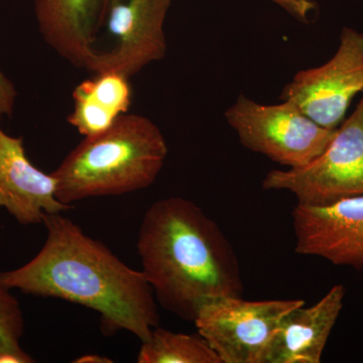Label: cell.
<instances>
[{
  "instance_id": "cell-1",
  "label": "cell",
  "mask_w": 363,
  "mask_h": 363,
  "mask_svg": "<svg viewBox=\"0 0 363 363\" xmlns=\"http://www.w3.org/2000/svg\"><path fill=\"white\" fill-rule=\"evenodd\" d=\"M47 240L25 266L0 272V284L35 297L61 298L99 313L104 335L125 330L149 340L160 326L156 297L142 271L86 235L62 213L47 214Z\"/></svg>"
},
{
  "instance_id": "cell-2",
  "label": "cell",
  "mask_w": 363,
  "mask_h": 363,
  "mask_svg": "<svg viewBox=\"0 0 363 363\" xmlns=\"http://www.w3.org/2000/svg\"><path fill=\"white\" fill-rule=\"evenodd\" d=\"M136 247L157 302L184 321L194 323L210 298L242 297L245 285L233 245L190 200L169 197L150 205Z\"/></svg>"
},
{
  "instance_id": "cell-3",
  "label": "cell",
  "mask_w": 363,
  "mask_h": 363,
  "mask_svg": "<svg viewBox=\"0 0 363 363\" xmlns=\"http://www.w3.org/2000/svg\"><path fill=\"white\" fill-rule=\"evenodd\" d=\"M168 145L156 123L125 113L104 133L88 136L52 175L64 204L149 188L161 173Z\"/></svg>"
},
{
  "instance_id": "cell-4",
  "label": "cell",
  "mask_w": 363,
  "mask_h": 363,
  "mask_svg": "<svg viewBox=\"0 0 363 363\" xmlns=\"http://www.w3.org/2000/svg\"><path fill=\"white\" fill-rule=\"evenodd\" d=\"M262 188L288 191L311 206L363 195V98L321 155L301 168L272 169Z\"/></svg>"
},
{
  "instance_id": "cell-5",
  "label": "cell",
  "mask_w": 363,
  "mask_h": 363,
  "mask_svg": "<svg viewBox=\"0 0 363 363\" xmlns=\"http://www.w3.org/2000/svg\"><path fill=\"white\" fill-rule=\"evenodd\" d=\"M241 145L289 169L301 168L323 152L336 130H328L290 102L266 105L241 94L225 111Z\"/></svg>"
},
{
  "instance_id": "cell-6",
  "label": "cell",
  "mask_w": 363,
  "mask_h": 363,
  "mask_svg": "<svg viewBox=\"0 0 363 363\" xmlns=\"http://www.w3.org/2000/svg\"><path fill=\"white\" fill-rule=\"evenodd\" d=\"M303 300L247 301L224 296L210 298L194 323L222 363H260L281 318Z\"/></svg>"
},
{
  "instance_id": "cell-7",
  "label": "cell",
  "mask_w": 363,
  "mask_h": 363,
  "mask_svg": "<svg viewBox=\"0 0 363 363\" xmlns=\"http://www.w3.org/2000/svg\"><path fill=\"white\" fill-rule=\"evenodd\" d=\"M363 92V33L344 28L337 51L324 65L296 74L281 92L319 125L337 130L351 102Z\"/></svg>"
},
{
  "instance_id": "cell-8",
  "label": "cell",
  "mask_w": 363,
  "mask_h": 363,
  "mask_svg": "<svg viewBox=\"0 0 363 363\" xmlns=\"http://www.w3.org/2000/svg\"><path fill=\"white\" fill-rule=\"evenodd\" d=\"M172 0H113L105 21L116 44L98 51L89 71L116 72L133 77L167 52L164 21Z\"/></svg>"
},
{
  "instance_id": "cell-9",
  "label": "cell",
  "mask_w": 363,
  "mask_h": 363,
  "mask_svg": "<svg viewBox=\"0 0 363 363\" xmlns=\"http://www.w3.org/2000/svg\"><path fill=\"white\" fill-rule=\"evenodd\" d=\"M292 218L298 255L363 267V195L317 206L297 204Z\"/></svg>"
},
{
  "instance_id": "cell-10",
  "label": "cell",
  "mask_w": 363,
  "mask_h": 363,
  "mask_svg": "<svg viewBox=\"0 0 363 363\" xmlns=\"http://www.w3.org/2000/svg\"><path fill=\"white\" fill-rule=\"evenodd\" d=\"M72 208L56 196V180L28 159L23 140L0 128V209H6L23 225L44 223L47 214Z\"/></svg>"
},
{
  "instance_id": "cell-11",
  "label": "cell",
  "mask_w": 363,
  "mask_h": 363,
  "mask_svg": "<svg viewBox=\"0 0 363 363\" xmlns=\"http://www.w3.org/2000/svg\"><path fill=\"white\" fill-rule=\"evenodd\" d=\"M345 288L336 285L319 302L298 306L281 318L260 363H319L343 308Z\"/></svg>"
},
{
  "instance_id": "cell-12",
  "label": "cell",
  "mask_w": 363,
  "mask_h": 363,
  "mask_svg": "<svg viewBox=\"0 0 363 363\" xmlns=\"http://www.w3.org/2000/svg\"><path fill=\"white\" fill-rule=\"evenodd\" d=\"M35 16L47 44L62 58L89 70L95 38L106 16L104 0H35Z\"/></svg>"
},
{
  "instance_id": "cell-13",
  "label": "cell",
  "mask_w": 363,
  "mask_h": 363,
  "mask_svg": "<svg viewBox=\"0 0 363 363\" xmlns=\"http://www.w3.org/2000/svg\"><path fill=\"white\" fill-rule=\"evenodd\" d=\"M131 95L130 78L116 72L95 73L72 93L74 107L69 123L84 138L104 133L128 113Z\"/></svg>"
},
{
  "instance_id": "cell-14",
  "label": "cell",
  "mask_w": 363,
  "mask_h": 363,
  "mask_svg": "<svg viewBox=\"0 0 363 363\" xmlns=\"http://www.w3.org/2000/svg\"><path fill=\"white\" fill-rule=\"evenodd\" d=\"M138 363H222L201 334L175 333L157 326L142 342Z\"/></svg>"
},
{
  "instance_id": "cell-15",
  "label": "cell",
  "mask_w": 363,
  "mask_h": 363,
  "mask_svg": "<svg viewBox=\"0 0 363 363\" xmlns=\"http://www.w3.org/2000/svg\"><path fill=\"white\" fill-rule=\"evenodd\" d=\"M25 320L18 298L11 289L0 284V363H33V358L21 348Z\"/></svg>"
},
{
  "instance_id": "cell-16",
  "label": "cell",
  "mask_w": 363,
  "mask_h": 363,
  "mask_svg": "<svg viewBox=\"0 0 363 363\" xmlns=\"http://www.w3.org/2000/svg\"><path fill=\"white\" fill-rule=\"evenodd\" d=\"M303 23H309L318 6L315 0H269Z\"/></svg>"
},
{
  "instance_id": "cell-17",
  "label": "cell",
  "mask_w": 363,
  "mask_h": 363,
  "mask_svg": "<svg viewBox=\"0 0 363 363\" xmlns=\"http://www.w3.org/2000/svg\"><path fill=\"white\" fill-rule=\"evenodd\" d=\"M16 97L14 85L0 71V116H11L13 113Z\"/></svg>"
},
{
  "instance_id": "cell-18",
  "label": "cell",
  "mask_w": 363,
  "mask_h": 363,
  "mask_svg": "<svg viewBox=\"0 0 363 363\" xmlns=\"http://www.w3.org/2000/svg\"><path fill=\"white\" fill-rule=\"evenodd\" d=\"M75 363H111L113 360L109 358L100 357L98 354H86L74 360Z\"/></svg>"
},
{
  "instance_id": "cell-19",
  "label": "cell",
  "mask_w": 363,
  "mask_h": 363,
  "mask_svg": "<svg viewBox=\"0 0 363 363\" xmlns=\"http://www.w3.org/2000/svg\"><path fill=\"white\" fill-rule=\"evenodd\" d=\"M104 1H105V4H106V13H107V9H108L109 4H111V2L113 1V0H104Z\"/></svg>"
}]
</instances>
